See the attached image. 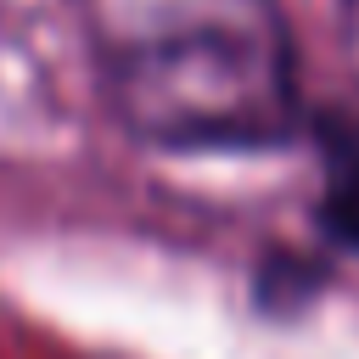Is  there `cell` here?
<instances>
[{
    "label": "cell",
    "instance_id": "1",
    "mask_svg": "<svg viewBox=\"0 0 359 359\" xmlns=\"http://www.w3.org/2000/svg\"><path fill=\"white\" fill-rule=\"evenodd\" d=\"M112 107L151 146H280L303 123L292 39L269 0H230L118 45Z\"/></svg>",
    "mask_w": 359,
    "mask_h": 359
},
{
    "label": "cell",
    "instance_id": "2",
    "mask_svg": "<svg viewBox=\"0 0 359 359\" xmlns=\"http://www.w3.org/2000/svg\"><path fill=\"white\" fill-rule=\"evenodd\" d=\"M325 219L348 247H359V135L342 123L325 135Z\"/></svg>",
    "mask_w": 359,
    "mask_h": 359
},
{
    "label": "cell",
    "instance_id": "3",
    "mask_svg": "<svg viewBox=\"0 0 359 359\" xmlns=\"http://www.w3.org/2000/svg\"><path fill=\"white\" fill-rule=\"evenodd\" d=\"M342 11V39H348V62L359 67V0H337Z\"/></svg>",
    "mask_w": 359,
    "mask_h": 359
}]
</instances>
